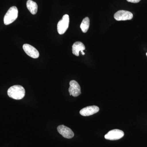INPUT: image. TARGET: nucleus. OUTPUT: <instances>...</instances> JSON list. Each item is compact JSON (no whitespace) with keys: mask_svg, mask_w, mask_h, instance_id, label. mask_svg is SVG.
<instances>
[{"mask_svg":"<svg viewBox=\"0 0 147 147\" xmlns=\"http://www.w3.org/2000/svg\"><path fill=\"white\" fill-rule=\"evenodd\" d=\"M25 89L20 85H14L9 88L7 90V94L9 97L16 100H20L25 96Z\"/></svg>","mask_w":147,"mask_h":147,"instance_id":"nucleus-1","label":"nucleus"},{"mask_svg":"<svg viewBox=\"0 0 147 147\" xmlns=\"http://www.w3.org/2000/svg\"><path fill=\"white\" fill-rule=\"evenodd\" d=\"M18 10L16 6H12L7 11L4 17V23L8 25L14 22L18 17Z\"/></svg>","mask_w":147,"mask_h":147,"instance_id":"nucleus-2","label":"nucleus"},{"mask_svg":"<svg viewBox=\"0 0 147 147\" xmlns=\"http://www.w3.org/2000/svg\"><path fill=\"white\" fill-rule=\"evenodd\" d=\"M69 16L67 14L64 15L61 20L58 22L57 30L60 34H63L66 31L69 25Z\"/></svg>","mask_w":147,"mask_h":147,"instance_id":"nucleus-3","label":"nucleus"},{"mask_svg":"<svg viewBox=\"0 0 147 147\" xmlns=\"http://www.w3.org/2000/svg\"><path fill=\"white\" fill-rule=\"evenodd\" d=\"M124 133L122 130L119 129H114L110 130L105 135V138L107 140H117L122 138Z\"/></svg>","mask_w":147,"mask_h":147,"instance_id":"nucleus-4","label":"nucleus"},{"mask_svg":"<svg viewBox=\"0 0 147 147\" xmlns=\"http://www.w3.org/2000/svg\"><path fill=\"white\" fill-rule=\"evenodd\" d=\"M133 14L130 11L119 10L114 14V18L118 21L131 20L133 18Z\"/></svg>","mask_w":147,"mask_h":147,"instance_id":"nucleus-5","label":"nucleus"},{"mask_svg":"<svg viewBox=\"0 0 147 147\" xmlns=\"http://www.w3.org/2000/svg\"><path fill=\"white\" fill-rule=\"evenodd\" d=\"M69 92L70 96L74 97L79 96L81 94V87L79 84L76 81L72 80L69 82Z\"/></svg>","mask_w":147,"mask_h":147,"instance_id":"nucleus-6","label":"nucleus"},{"mask_svg":"<svg viewBox=\"0 0 147 147\" xmlns=\"http://www.w3.org/2000/svg\"><path fill=\"white\" fill-rule=\"evenodd\" d=\"M23 49L26 54L31 57L37 59L39 57L38 51L32 45L28 44H24Z\"/></svg>","mask_w":147,"mask_h":147,"instance_id":"nucleus-7","label":"nucleus"},{"mask_svg":"<svg viewBox=\"0 0 147 147\" xmlns=\"http://www.w3.org/2000/svg\"><path fill=\"white\" fill-rule=\"evenodd\" d=\"M57 130L61 135L67 139H71L74 136V133L71 129L63 125L58 126Z\"/></svg>","mask_w":147,"mask_h":147,"instance_id":"nucleus-8","label":"nucleus"},{"mask_svg":"<svg viewBox=\"0 0 147 147\" xmlns=\"http://www.w3.org/2000/svg\"><path fill=\"white\" fill-rule=\"evenodd\" d=\"M99 108L95 105L88 106L85 107L80 110V114L82 116L87 117L92 115L94 114L97 113L99 111Z\"/></svg>","mask_w":147,"mask_h":147,"instance_id":"nucleus-9","label":"nucleus"},{"mask_svg":"<svg viewBox=\"0 0 147 147\" xmlns=\"http://www.w3.org/2000/svg\"><path fill=\"white\" fill-rule=\"evenodd\" d=\"M86 47L82 42L77 41L74 43L72 47V53L76 56H79V53L82 50H85Z\"/></svg>","mask_w":147,"mask_h":147,"instance_id":"nucleus-10","label":"nucleus"},{"mask_svg":"<svg viewBox=\"0 0 147 147\" xmlns=\"http://www.w3.org/2000/svg\"><path fill=\"white\" fill-rule=\"evenodd\" d=\"M27 8L32 14H36L38 10V5L36 3L32 1L28 0L27 2Z\"/></svg>","mask_w":147,"mask_h":147,"instance_id":"nucleus-11","label":"nucleus"},{"mask_svg":"<svg viewBox=\"0 0 147 147\" xmlns=\"http://www.w3.org/2000/svg\"><path fill=\"white\" fill-rule=\"evenodd\" d=\"M90 20L88 17H86L83 19L82 24L80 26V28L82 29V31L84 33L87 32L89 28Z\"/></svg>","mask_w":147,"mask_h":147,"instance_id":"nucleus-12","label":"nucleus"},{"mask_svg":"<svg viewBox=\"0 0 147 147\" xmlns=\"http://www.w3.org/2000/svg\"><path fill=\"white\" fill-rule=\"evenodd\" d=\"M127 1L129 2L137 3L140 2L141 0H127Z\"/></svg>","mask_w":147,"mask_h":147,"instance_id":"nucleus-13","label":"nucleus"},{"mask_svg":"<svg viewBox=\"0 0 147 147\" xmlns=\"http://www.w3.org/2000/svg\"><path fill=\"white\" fill-rule=\"evenodd\" d=\"M82 53V55H85V53H84V52H82V53Z\"/></svg>","mask_w":147,"mask_h":147,"instance_id":"nucleus-14","label":"nucleus"},{"mask_svg":"<svg viewBox=\"0 0 147 147\" xmlns=\"http://www.w3.org/2000/svg\"><path fill=\"white\" fill-rule=\"evenodd\" d=\"M146 56H147V53H146Z\"/></svg>","mask_w":147,"mask_h":147,"instance_id":"nucleus-15","label":"nucleus"}]
</instances>
